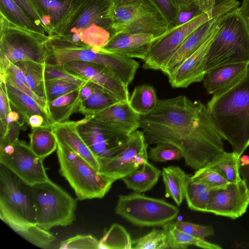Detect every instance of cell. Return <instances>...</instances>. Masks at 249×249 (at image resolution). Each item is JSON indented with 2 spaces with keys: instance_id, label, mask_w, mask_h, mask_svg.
<instances>
[{
  "instance_id": "cell-48",
  "label": "cell",
  "mask_w": 249,
  "mask_h": 249,
  "mask_svg": "<svg viewBox=\"0 0 249 249\" xmlns=\"http://www.w3.org/2000/svg\"><path fill=\"white\" fill-rule=\"evenodd\" d=\"M174 226L179 230L201 239L212 235L214 230L212 226H204L189 222L178 220L173 222Z\"/></svg>"
},
{
  "instance_id": "cell-42",
  "label": "cell",
  "mask_w": 249,
  "mask_h": 249,
  "mask_svg": "<svg viewBox=\"0 0 249 249\" xmlns=\"http://www.w3.org/2000/svg\"><path fill=\"white\" fill-rule=\"evenodd\" d=\"M148 158L156 162L179 160L183 158L180 150L176 146L169 143L159 142L150 148Z\"/></svg>"
},
{
  "instance_id": "cell-6",
  "label": "cell",
  "mask_w": 249,
  "mask_h": 249,
  "mask_svg": "<svg viewBox=\"0 0 249 249\" xmlns=\"http://www.w3.org/2000/svg\"><path fill=\"white\" fill-rule=\"evenodd\" d=\"M49 39L47 35L14 24L0 13V83L13 64L23 61L45 64Z\"/></svg>"
},
{
  "instance_id": "cell-13",
  "label": "cell",
  "mask_w": 249,
  "mask_h": 249,
  "mask_svg": "<svg viewBox=\"0 0 249 249\" xmlns=\"http://www.w3.org/2000/svg\"><path fill=\"white\" fill-rule=\"evenodd\" d=\"M43 160L24 141L19 139L0 148V164L30 186L50 180Z\"/></svg>"
},
{
  "instance_id": "cell-18",
  "label": "cell",
  "mask_w": 249,
  "mask_h": 249,
  "mask_svg": "<svg viewBox=\"0 0 249 249\" xmlns=\"http://www.w3.org/2000/svg\"><path fill=\"white\" fill-rule=\"evenodd\" d=\"M63 66L70 73L99 85L119 101H129L128 86L105 67L78 60L67 62Z\"/></svg>"
},
{
  "instance_id": "cell-46",
  "label": "cell",
  "mask_w": 249,
  "mask_h": 249,
  "mask_svg": "<svg viewBox=\"0 0 249 249\" xmlns=\"http://www.w3.org/2000/svg\"><path fill=\"white\" fill-rule=\"evenodd\" d=\"M179 13L198 8L202 12L213 16L215 0H172Z\"/></svg>"
},
{
  "instance_id": "cell-25",
  "label": "cell",
  "mask_w": 249,
  "mask_h": 249,
  "mask_svg": "<svg viewBox=\"0 0 249 249\" xmlns=\"http://www.w3.org/2000/svg\"><path fill=\"white\" fill-rule=\"evenodd\" d=\"M41 18L44 30L52 37L54 27L72 0H32Z\"/></svg>"
},
{
  "instance_id": "cell-10",
  "label": "cell",
  "mask_w": 249,
  "mask_h": 249,
  "mask_svg": "<svg viewBox=\"0 0 249 249\" xmlns=\"http://www.w3.org/2000/svg\"><path fill=\"white\" fill-rule=\"evenodd\" d=\"M31 187L37 225L49 231L72 224L75 219L76 199L51 179Z\"/></svg>"
},
{
  "instance_id": "cell-12",
  "label": "cell",
  "mask_w": 249,
  "mask_h": 249,
  "mask_svg": "<svg viewBox=\"0 0 249 249\" xmlns=\"http://www.w3.org/2000/svg\"><path fill=\"white\" fill-rule=\"evenodd\" d=\"M78 132L98 160L115 156L126 147L131 134L113 128L91 116L76 122Z\"/></svg>"
},
{
  "instance_id": "cell-52",
  "label": "cell",
  "mask_w": 249,
  "mask_h": 249,
  "mask_svg": "<svg viewBox=\"0 0 249 249\" xmlns=\"http://www.w3.org/2000/svg\"><path fill=\"white\" fill-rule=\"evenodd\" d=\"M239 170L242 179L249 191V164L241 165L239 163Z\"/></svg>"
},
{
  "instance_id": "cell-2",
  "label": "cell",
  "mask_w": 249,
  "mask_h": 249,
  "mask_svg": "<svg viewBox=\"0 0 249 249\" xmlns=\"http://www.w3.org/2000/svg\"><path fill=\"white\" fill-rule=\"evenodd\" d=\"M112 0H72L54 27L53 36L71 44L102 48L113 31L109 11Z\"/></svg>"
},
{
  "instance_id": "cell-17",
  "label": "cell",
  "mask_w": 249,
  "mask_h": 249,
  "mask_svg": "<svg viewBox=\"0 0 249 249\" xmlns=\"http://www.w3.org/2000/svg\"><path fill=\"white\" fill-rule=\"evenodd\" d=\"M249 205V191L241 179L214 190L205 212L234 219L244 214Z\"/></svg>"
},
{
  "instance_id": "cell-16",
  "label": "cell",
  "mask_w": 249,
  "mask_h": 249,
  "mask_svg": "<svg viewBox=\"0 0 249 249\" xmlns=\"http://www.w3.org/2000/svg\"><path fill=\"white\" fill-rule=\"evenodd\" d=\"M148 143L142 131L132 133L124 149L111 158L98 160V172L116 181L138 169L148 161Z\"/></svg>"
},
{
  "instance_id": "cell-53",
  "label": "cell",
  "mask_w": 249,
  "mask_h": 249,
  "mask_svg": "<svg viewBox=\"0 0 249 249\" xmlns=\"http://www.w3.org/2000/svg\"><path fill=\"white\" fill-rule=\"evenodd\" d=\"M239 9L245 19L249 28V0H243Z\"/></svg>"
},
{
  "instance_id": "cell-54",
  "label": "cell",
  "mask_w": 249,
  "mask_h": 249,
  "mask_svg": "<svg viewBox=\"0 0 249 249\" xmlns=\"http://www.w3.org/2000/svg\"><path fill=\"white\" fill-rule=\"evenodd\" d=\"M239 163L241 165L249 164V156L248 155L241 156L239 158Z\"/></svg>"
},
{
  "instance_id": "cell-5",
  "label": "cell",
  "mask_w": 249,
  "mask_h": 249,
  "mask_svg": "<svg viewBox=\"0 0 249 249\" xmlns=\"http://www.w3.org/2000/svg\"><path fill=\"white\" fill-rule=\"evenodd\" d=\"M45 63L63 65L78 60L100 65L128 86L133 81L139 64L133 58L108 52L102 48L75 45L56 38H50L46 45Z\"/></svg>"
},
{
  "instance_id": "cell-40",
  "label": "cell",
  "mask_w": 249,
  "mask_h": 249,
  "mask_svg": "<svg viewBox=\"0 0 249 249\" xmlns=\"http://www.w3.org/2000/svg\"><path fill=\"white\" fill-rule=\"evenodd\" d=\"M132 249H170L168 237L163 229H153L147 234L132 240Z\"/></svg>"
},
{
  "instance_id": "cell-19",
  "label": "cell",
  "mask_w": 249,
  "mask_h": 249,
  "mask_svg": "<svg viewBox=\"0 0 249 249\" xmlns=\"http://www.w3.org/2000/svg\"><path fill=\"white\" fill-rule=\"evenodd\" d=\"M220 25L202 45L185 59L168 76L169 82L173 88H186L194 83L203 80L205 73L204 65L206 54L211 42L219 29Z\"/></svg>"
},
{
  "instance_id": "cell-45",
  "label": "cell",
  "mask_w": 249,
  "mask_h": 249,
  "mask_svg": "<svg viewBox=\"0 0 249 249\" xmlns=\"http://www.w3.org/2000/svg\"><path fill=\"white\" fill-rule=\"evenodd\" d=\"M60 249H100V240L90 234L76 235L61 241Z\"/></svg>"
},
{
  "instance_id": "cell-1",
  "label": "cell",
  "mask_w": 249,
  "mask_h": 249,
  "mask_svg": "<svg viewBox=\"0 0 249 249\" xmlns=\"http://www.w3.org/2000/svg\"><path fill=\"white\" fill-rule=\"evenodd\" d=\"M140 128L148 145L166 142L176 146L186 165L196 170L225 152L206 105L185 95L159 99L152 112L141 116Z\"/></svg>"
},
{
  "instance_id": "cell-50",
  "label": "cell",
  "mask_w": 249,
  "mask_h": 249,
  "mask_svg": "<svg viewBox=\"0 0 249 249\" xmlns=\"http://www.w3.org/2000/svg\"><path fill=\"white\" fill-rule=\"evenodd\" d=\"M39 27L44 30L42 18L32 0H13Z\"/></svg>"
},
{
  "instance_id": "cell-23",
  "label": "cell",
  "mask_w": 249,
  "mask_h": 249,
  "mask_svg": "<svg viewBox=\"0 0 249 249\" xmlns=\"http://www.w3.org/2000/svg\"><path fill=\"white\" fill-rule=\"evenodd\" d=\"M52 129L58 142L74 151L99 171L98 160L79 134L76 122L53 124Z\"/></svg>"
},
{
  "instance_id": "cell-43",
  "label": "cell",
  "mask_w": 249,
  "mask_h": 249,
  "mask_svg": "<svg viewBox=\"0 0 249 249\" xmlns=\"http://www.w3.org/2000/svg\"><path fill=\"white\" fill-rule=\"evenodd\" d=\"M44 86L47 104L57 98L81 87L78 85L62 80H46L44 82Z\"/></svg>"
},
{
  "instance_id": "cell-49",
  "label": "cell",
  "mask_w": 249,
  "mask_h": 249,
  "mask_svg": "<svg viewBox=\"0 0 249 249\" xmlns=\"http://www.w3.org/2000/svg\"><path fill=\"white\" fill-rule=\"evenodd\" d=\"M11 107L3 83H0V139L6 134L7 125L6 119Z\"/></svg>"
},
{
  "instance_id": "cell-29",
  "label": "cell",
  "mask_w": 249,
  "mask_h": 249,
  "mask_svg": "<svg viewBox=\"0 0 249 249\" xmlns=\"http://www.w3.org/2000/svg\"><path fill=\"white\" fill-rule=\"evenodd\" d=\"M162 229L168 237L170 249H185L188 247L194 246L206 249H221L217 244L207 241L193 236L177 229L171 221L162 226Z\"/></svg>"
},
{
  "instance_id": "cell-44",
  "label": "cell",
  "mask_w": 249,
  "mask_h": 249,
  "mask_svg": "<svg viewBox=\"0 0 249 249\" xmlns=\"http://www.w3.org/2000/svg\"><path fill=\"white\" fill-rule=\"evenodd\" d=\"M43 75L44 81L62 80L67 81L80 87L83 86L88 81L72 74L66 70L63 65L45 64Z\"/></svg>"
},
{
  "instance_id": "cell-28",
  "label": "cell",
  "mask_w": 249,
  "mask_h": 249,
  "mask_svg": "<svg viewBox=\"0 0 249 249\" xmlns=\"http://www.w3.org/2000/svg\"><path fill=\"white\" fill-rule=\"evenodd\" d=\"M161 175L165 188V196L172 198L179 206L185 198V189L189 176L178 166L164 167Z\"/></svg>"
},
{
  "instance_id": "cell-34",
  "label": "cell",
  "mask_w": 249,
  "mask_h": 249,
  "mask_svg": "<svg viewBox=\"0 0 249 249\" xmlns=\"http://www.w3.org/2000/svg\"><path fill=\"white\" fill-rule=\"evenodd\" d=\"M16 64L23 72L26 81L30 89L37 96L46 101L45 81L43 75L45 63L42 64L31 61H23L17 62Z\"/></svg>"
},
{
  "instance_id": "cell-35",
  "label": "cell",
  "mask_w": 249,
  "mask_h": 249,
  "mask_svg": "<svg viewBox=\"0 0 249 249\" xmlns=\"http://www.w3.org/2000/svg\"><path fill=\"white\" fill-rule=\"evenodd\" d=\"M118 102L117 99L98 86L90 96L81 101L78 112L85 117L91 116Z\"/></svg>"
},
{
  "instance_id": "cell-37",
  "label": "cell",
  "mask_w": 249,
  "mask_h": 249,
  "mask_svg": "<svg viewBox=\"0 0 249 249\" xmlns=\"http://www.w3.org/2000/svg\"><path fill=\"white\" fill-rule=\"evenodd\" d=\"M239 158L233 152H225L209 164L215 169L229 183H235L242 178L239 170Z\"/></svg>"
},
{
  "instance_id": "cell-39",
  "label": "cell",
  "mask_w": 249,
  "mask_h": 249,
  "mask_svg": "<svg viewBox=\"0 0 249 249\" xmlns=\"http://www.w3.org/2000/svg\"><path fill=\"white\" fill-rule=\"evenodd\" d=\"M5 80L32 97L48 113L46 101L37 96L30 89L27 84L23 72L16 63L11 65L8 68L5 73L4 81Z\"/></svg>"
},
{
  "instance_id": "cell-26",
  "label": "cell",
  "mask_w": 249,
  "mask_h": 249,
  "mask_svg": "<svg viewBox=\"0 0 249 249\" xmlns=\"http://www.w3.org/2000/svg\"><path fill=\"white\" fill-rule=\"evenodd\" d=\"M81 87L57 98L48 104V113L53 124L70 121L71 116L78 111L81 102Z\"/></svg>"
},
{
  "instance_id": "cell-7",
  "label": "cell",
  "mask_w": 249,
  "mask_h": 249,
  "mask_svg": "<svg viewBox=\"0 0 249 249\" xmlns=\"http://www.w3.org/2000/svg\"><path fill=\"white\" fill-rule=\"evenodd\" d=\"M0 216L16 233L36 225L31 186L2 164L0 166Z\"/></svg>"
},
{
  "instance_id": "cell-15",
  "label": "cell",
  "mask_w": 249,
  "mask_h": 249,
  "mask_svg": "<svg viewBox=\"0 0 249 249\" xmlns=\"http://www.w3.org/2000/svg\"><path fill=\"white\" fill-rule=\"evenodd\" d=\"M213 16L202 12L188 21L168 29L152 44L143 68L160 71L187 37Z\"/></svg>"
},
{
  "instance_id": "cell-22",
  "label": "cell",
  "mask_w": 249,
  "mask_h": 249,
  "mask_svg": "<svg viewBox=\"0 0 249 249\" xmlns=\"http://www.w3.org/2000/svg\"><path fill=\"white\" fill-rule=\"evenodd\" d=\"M91 117L128 134L140 128L141 116L133 109L129 101H119Z\"/></svg>"
},
{
  "instance_id": "cell-33",
  "label": "cell",
  "mask_w": 249,
  "mask_h": 249,
  "mask_svg": "<svg viewBox=\"0 0 249 249\" xmlns=\"http://www.w3.org/2000/svg\"><path fill=\"white\" fill-rule=\"evenodd\" d=\"M0 13L20 27L47 35L44 29L38 26L13 0H0Z\"/></svg>"
},
{
  "instance_id": "cell-9",
  "label": "cell",
  "mask_w": 249,
  "mask_h": 249,
  "mask_svg": "<svg viewBox=\"0 0 249 249\" xmlns=\"http://www.w3.org/2000/svg\"><path fill=\"white\" fill-rule=\"evenodd\" d=\"M109 17L112 35L144 33L152 34L158 38L170 28L163 16L148 0L119 3L111 2Z\"/></svg>"
},
{
  "instance_id": "cell-51",
  "label": "cell",
  "mask_w": 249,
  "mask_h": 249,
  "mask_svg": "<svg viewBox=\"0 0 249 249\" xmlns=\"http://www.w3.org/2000/svg\"><path fill=\"white\" fill-rule=\"evenodd\" d=\"M27 124L31 127V129L42 126L52 127V126L47 122L42 116L38 114L32 115Z\"/></svg>"
},
{
  "instance_id": "cell-21",
  "label": "cell",
  "mask_w": 249,
  "mask_h": 249,
  "mask_svg": "<svg viewBox=\"0 0 249 249\" xmlns=\"http://www.w3.org/2000/svg\"><path fill=\"white\" fill-rule=\"evenodd\" d=\"M249 71V64H235L212 69L204 74L203 82L208 94L221 93L240 82Z\"/></svg>"
},
{
  "instance_id": "cell-27",
  "label": "cell",
  "mask_w": 249,
  "mask_h": 249,
  "mask_svg": "<svg viewBox=\"0 0 249 249\" xmlns=\"http://www.w3.org/2000/svg\"><path fill=\"white\" fill-rule=\"evenodd\" d=\"M161 174L159 169L147 161L121 179L127 188L142 193L150 190L157 183Z\"/></svg>"
},
{
  "instance_id": "cell-8",
  "label": "cell",
  "mask_w": 249,
  "mask_h": 249,
  "mask_svg": "<svg viewBox=\"0 0 249 249\" xmlns=\"http://www.w3.org/2000/svg\"><path fill=\"white\" fill-rule=\"evenodd\" d=\"M60 175L68 181L79 200L102 198L115 181L100 174L78 154L57 142Z\"/></svg>"
},
{
  "instance_id": "cell-38",
  "label": "cell",
  "mask_w": 249,
  "mask_h": 249,
  "mask_svg": "<svg viewBox=\"0 0 249 249\" xmlns=\"http://www.w3.org/2000/svg\"><path fill=\"white\" fill-rule=\"evenodd\" d=\"M33 245L42 249H51L56 238L48 230L37 225L26 228L17 232Z\"/></svg>"
},
{
  "instance_id": "cell-47",
  "label": "cell",
  "mask_w": 249,
  "mask_h": 249,
  "mask_svg": "<svg viewBox=\"0 0 249 249\" xmlns=\"http://www.w3.org/2000/svg\"><path fill=\"white\" fill-rule=\"evenodd\" d=\"M149 0L163 16L169 25V29L177 25L179 13L172 0Z\"/></svg>"
},
{
  "instance_id": "cell-36",
  "label": "cell",
  "mask_w": 249,
  "mask_h": 249,
  "mask_svg": "<svg viewBox=\"0 0 249 249\" xmlns=\"http://www.w3.org/2000/svg\"><path fill=\"white\" fill-rule=\"evenodd\" d=\"M100 249H132V240L125 229L117 223L105 230L100 240Z\"/></svg>"
},
{
  "instance_id": "cell-3",
  "label": "cell",
  "mask_w": 249,
  "mask_h": 249,
  "mask_svg": "<svg viewBox=\"0 0 249 249\" xmlns=\"http://www.w3.org/2000/svg\"><path fill=\"white\" fill-rule=\"evenodd\" d=\"M220 136L240 157L249 146V71L237 84L206 105Z\"/></svg>"
},
{
  "instance_id": "cell-31",
  "label": "cell",
  "mask_w": 249,
  "mask_h": 249,
  "mask_svg": "<svg viewBox=\"0 0 249 249\" xmlns=\"http://www.w3.org/2000/svg\"><path fill=\"white\" fill-rule=\"evenodd\" d=\"M213 191L204 183L193 180L189 176L185 189V198L188 207L193 211L205 212Z\"/></svg>"
},
{
  "instance_id": "cell-11",
  "label": "cell",
  "mask_w": 249,
  "mask_h": 249,
  "mask_svg": "<svg viewBox=\"0 0 249 249\" xmlns=\"http://www.w3.org/2000/svg\"><path fill=\"white\" fill-rule=\"evenodd\" d=\"M115 210L117 214L139 227H162L179 213L177 207L163 199L136 192L119 196Z\"/></svg>"
},
{
  "instance_id": "cell-4",
  "label": "cell",
  "mask_w": 249,
  "mask_h": 249,
  "mask_svg": "<svg viewBox=\"0 0 249 249\" xmlns=\"http://www.w3.org/2000/svg\"><path fill=\"white\" fill-rule=\"evenodd\" d=\"M242 63L249 64V28L238 7L221 22L206 53L204 71Z\"/></svg>"
},
{
  "instance_id": "cell-41",
  "label": "cell",
  "mask_w": 249,
  "mask_h": 249,
  "mask_svg": "<svg viewBox=\"0 0 249 249\" xmlns=\"http://www.w3.org/2000/svg\"><path fill=\"white\" fill-rule=\"evenodd\" d=\"M191 178L204 183L213 190L224 188L229 183L215 169L208 165L196 170Z\"/></svg>"
},
{
  "instance_id": "cell-14",
  "label": "cell",
  "mask_w": 249,
  "mask_h": 249,
  "mask_svg": "<svg viewBox=\"0 0 249 249\" xmlns=\"http://www.w3.org/2000/svg\"><path fill=\"white\" fill-rule=\"evenodd\" d=\"M240 4L237 0H215L213 18L187 37L160 71L167 77L171 75L185 59L210 37L226 14L238 7Z\"/></svg>"
},
{
  "instance_id": "cell-20",
  "label": "cell",
  "mask_w": 249,
  "mask_h": 249,
  "mask_svg": "<svg viewBox=\"0 0 249 249\" xmlns=\"http://www.w3.org/2000/svg\"><path fill=\"white\" fill-rule=\"evenodd\" d=\"M156 39L150 34H118L112 35L103 49L109 53L144 61Z\"/></svg>"
},
{
  "instance_id": "cell-24",
  "label": "cell",
  "mask_w": 249,
  "mask_h": 249,
  "mask_svg": "<svg viewBox=\"0 0 249 249\" xmlns=\"http://www.w3.org/2000/svg\"><path fill=\"white\" fill-rule=\"evenodd\" d=\"M3 83L10 104L22 116L26 123L35 114L42 116L47 122L53 124L49 114L35 100L25 94L8 81Z\"/></svg>"
},
{
  "instance_id": "cell-32",
  "label": "cell",
  "mask_w": 249,
  "mask_h": 249,
  "mask_svg": "<svg viewBox=\"0 0 249 249\" xmlns=\"http://www.w3.org/2000/svg\"><path fill=\"white\" fill-rule=\"evenodd\" d=\"M158 99L155 89L149 85H141L134 89L129 103L133 109L140 116L146 115L156 107Z\"/></svg>"
},
{
  "instance_id": "cell-30",
  "label": "cell",
  "mask_w": 249,
  "mask_h": 249,
  "mask_svg": "<svg viewBox=\"0 0 249 249\" xmlns=\"http://www.w3.org/2000/svg\"><path fill=\"white\" fill-rule=\"evenodd\" d=\"M29 137L30 148L35 154L43 159L57 150V142L52 127L33 128Z\"/></svg>"
}]
</instances>
